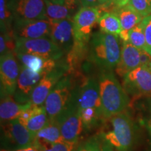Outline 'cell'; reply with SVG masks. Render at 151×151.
I'll use <instances>...</instances> for the list:
<instances>
[{
	"label": "cell",
	"instance_id": "obj_36",
	"mask_svg": "<svg viewBox=\"0 0 151 151\" xmlns=\"http://www.w3.org/2000/svg\"><path fill=\"white\" fill-rule=\"evenodd\" d=\"M55 4H63L65 3V0H49Z\"/></svg>",
	"mask_w": 151,
	"mask_h": 151
},
{
	"label": "cell",
	"instance_id": "obj_31",
	"mask_svg": "<svg viewBox=\"0 0 151 151\" xmlns=\"http://www.w3.org/2000/svg\"><path fill=\"white\" fill-rule=\"evenodd\" d=\"M141 22L146 38V46L144 50L151 55V15L145 17Z\"/></svg>",
	"mask_w": 151,
	"mask_h": 151
},
{
	"label": "cell",
	"instance_id": "obj_33",
	"mask_svg": "<svg viewBox=\"0 0 151 151\" xmlns=\"http://www.w3.org/2000/svg\"><path fill=\"white\" fill-rule=\"evenodd\" d=\"M129 1L130 0H116V1H115V4H116L117 6H118V8L120 9L127 6L128 4H129Z\"/></svg>",
	"mask_w": 151,
	"mask_h": 151
},
{
	"label": "cell",
	"instance_id": "obj_10",
	"mask_svg": "<svg viewBox=\"0 0 151 151\" xmlns=\"http://www.w3.org/2000/svg\"><path fill=\"white\" fill-rule=\"evenodd\" d=\"M16 52H8L0 59V80L1 95H14L20 74L19 65Z\"/></svg>",
	"mask_w": 151,
	"mask_h": 151
},
{
	"label": "cell",
	"instance_id": "obj_22",
	"mask_svg": "<svg viewBox=\"0 0 151 151\" xmlns=\"http://www.w3.org/2000/svg\"><path fill=\"white\" fill-rule=\"evenodd\" d=\"M98 24L100 31L104 33L119 36L122 31L120 19L115 13H106L101 15Z\"/></svg>",
	"mask_w": 151,
	"mask_h": 151
},
{
	"label": "cell",
	"instance_id": "obj_35",
	"mask_svg": "<svg viewBox=\"0 0 151 151\" xmlns=\"http://www.w3.org/2000/svg\"><path fill=\"white\" fill-rule=\"evenodd\" d=\"M101 151H115V150H113L111 146H109V145L106 144V143H102V145H101Z\"/></svg>",
	"mask_w": 151,
	"mask_h": 151
},
{
	"label": "cell",
	"instance_id": "obj_19",
	"mask_svg": "<svg viewBox=\"0 0 151 151\" xmlns=\"http://www.w3.org/2000/svg\"><path fill=\"white\" fill-rule=\"evenodd\" d=\"M116 14L120 19L122 31L119 37L123 42H129V32L143 20V17L129 5L118 9Z\"/></svg>",
	"mask_w": 151,
	"mask_h": 151
},
{
	"label": "cell",
	"instance_id": "obj_17",
	"mask_svg": "<svg viewBox=\"0 0 151 151\" xmlns=\"http://www.w3.org/2000/svg\"><path fill=\"white\" fill-rule=\"evenodd\" d=\"M46 4V16L49 21L71 19L78 6L79 0H65L63 4H55L49 0H44Z\"/></svg>",
	"mask_w": 151,
	"mask_h": 151
},
{
	"label": "cell",
	"instance_id": "obj_27",
	"mask_svg": "<svg viewBox=\"0 0 151 151\" xmlns=\"http://www.w3.org/2000/svg\"><path fill=\"white\" fill-rule=\"evenodd\" d=\"M141 104L143 107L141 108L140 122L144 125L148 132L151 147V97H148L143 100Z\"/></svg>",
	"mask_w": 151,
	"mask_h": 151
},
{
	"label": "cell",
	"instance_id": "obj_30",
	"mask_svg": "<svg viewBox=\"0 0 151 151\" xmlns=\"http://www.w3.org/2000/svg\"><path fill=\"white\" fill-rule=\"evenodd\" d=\"M101 145L99 138L90 137L77 146L75 151H101Z\"/></svg>",
	"mask_w": 151,
	"mask_h": 151
},
{
	"label": "cell",
	"instance_id": "obj_21",
	"mask_svg": "<svg viewBox=\"0 0 151 151\" xmlns=\"http://www.w3.org/2000/svg\"><path fill=\"white\" fill-rule=\"evenodd\" d=\"M63 141L65 140L57 122L55 120H49L46 125L37 132L34 146L39 148Z\"/></svg>",
	"mask_w": 151,
	"mask_h": 151
},
{
	"label": "cell",
	"instance_id": "obj_37",
	"mask_svg": "<svg viewBox=\"0 0 151 151\" xmlns=\"http://www.w3.org/2000/svg\"><path fill=\"white\" fill-rule=\"evenodd\" d=\"M116 1V0H99V2H100V5H101V4H106V3L113 2V1Z\"/></svg>",
	"mask_w": 151,
	"mask_h": 151
},
{
	"label": "cell",
	"instance_id": "obj_6",
	"mask_svg": "<svg viewBox=\"0 0 151 151\" xmlns=\"http://www.w3.org/2000/svg\"><path fill=\"white\" fill-rule=\"evenodd\" d=\"M1 141L11 151L34 146L36 135L18 121V119L1 123Z\"/></svg>",
	"mask_w": 151,
	"mask_h": 151
},
{
	"label": "cell",
	"instance_id": "obj_2",
	"mask_svg": "<svg viewBox=\"0 0 151 151\" xmlns=\"http://www.w3.org/2000/svg\"><path fill=\"white\" fill-rule=\"evenodd\" d=\"M119 36L96 32L88 43L87 60L102 71H113L118 65L121 55Z\"/></svg>",
	"mask_w": 151,
	"mask_h": 151
},
{
	"label": "cell",
	"instance_id": "obj_1",
	"mask_svg": "<svg viewBox=\"0 0 151 151\" xmlns=\"http://www.w3.org/2000/svg\"><path fill=\"white\" fill-rule=\"evenodd\" d=\"M137 137V126L127 111L118 113L103 121L100 140L115 151H132Z\"/></svg>",
	"mask_w": 151,
	"mask_h": 151
},
{
	"label": "cell",
	"instance_id": "obj_14",
	"mask_svg": "<svg viewBox=\"0 0 151 151\" xmlns=\"http://www.w3.org/2000/svg\"><path fill=\"white\" fill-rule=\"evenodd\" d=\"M46 73H38L20 65L16 92L13 97L17 102L24 104L30 102L32 94L42 77Z\"/></svg>",
	"mask_w": 151,
	"mask_h": 151
},
{
	"label": "cell",
	"instance_id": "obj_34",
	"mask_svg": "<svg viewBox=\"0 0 151 151\" xmlns=\"http://www.w3.org/2000/svg\"><path fill=\"white\" fill-rule=\"evenodd\" d=\"M12 151H39V150L37 146H32L27 147V148H20V149H18V150H15Z\"/></svg>",
	"mask_w": 151,
	"mask_h": 151
},
{
	"label": "cell",
	"instance_id": "obj_4",
	"mask_svg": "<svg viewBox=\"0 0 151 151\" xmlns=\"http://www.w3.org/2000/svg\"><path fill=\"white\" fill-rule=\"evenodd\" d=\"M55 120L59 126L64 140L77 143L83 128L81 117V109L73 87L69 104Z\"/></svg>",
	"mask_w": 151,
	"mask_h": 151
},
{
	"label": "cell",
	"instance_id": "obj_15",
	"mask_svg": "<svg viewBox=\"0 0 151 151\" xmlns=\"http://www.w3.org/2000/svg\"><path fill=\"white\" fill-rule=\"evenodd\" d=\"M50 32L49 38L67 54L74 44L73 18L59 21H50Z\"/></svg>",
	"mask_w": 151,
	"mask_h": 151
},
{
	"label": "cell",
	"instance_id": "obj_11",
	"mask_svg": "<svg viewBox=\"0 0 151 151\" xmlns=\"http://www.w3.org/2000/svg\"><path fill=\"white\" fill-rule=\"evenodd\" d=\"M14 20L46 19L44 0H7Z\"/></svg>",
	"mask_w": 151,
	"mask_h": 151
},
{
	"label": "cell",
	"instance_id": "obj_12",
	"mask_svg": "<svg viewBox=\"0 0 151 151\" xmlns=\"http://www.w3.org/2000/svg\"><path fill=\"white\" fill-rule=\"evenodd\" d=\"M68 74V69L66 62L57 66L53 70L47 73L42 77L31 96V103L34 106H42L44 104L47 97L57 83Z\"/></svg>",
	"mask_w": 151,
	"mask_h": 151
},
{
	"label": "cell",
	"instance_id": "obj_29",
	"mask_svg": "<svg viewBox=\"0 0 151 151\" xmlns=\"http://www.w3.org/2000/svg\"><path fill=\"white\" fill-rule=\"evenodd\" d=\"M76 143L63 141L39 147V151H75Z\"/></svg>",
	"mask_w": 151,
	"mask_h": 151
},
{
	"label": "cell",
	"instance_id": "obj_13",
	"mask_svg": "<svg viewBox=\"0 0 151 151\" xmlns=\"http://www.w3.org/2000/svg\"><path fill=\"white\" fill-rule=\"evenodd\" d=\"M12 32L16 39H33L49 37L50 23L47 19L14 20L12 24Z\"/></svg>",
	"mask_w": 151,
	"mask_h": 151
},
{
	"label": "cell",
	"instance_id": "obj_3",
	"mask_svg": "<svg viewBox=\"0 0 151 151\" xmlns=\"http://www.w3.org/2000/svg\"><path fill=\"white\" fill-rule=\"evenodd\" d=\"M98 81L104 120L125 111L130 103L129 95L113 71H102Z\"/></svg>",
	"mask_w": 151,
	"mask_h": 151
},
{
	"label": "cell",
	"instance_id": "obj_9",
	"mask_svg": "<svg viewBox=\"0 0 151 151\" xmlns=\"http://www.w3.org/2000/svg\"><path fill=\"white\" fill-rule=\"evenodd\" d=\"M122 86L128 95L135 99L151 97V71L139 67L122 78Z\"/></svg>",
	"mask_w": 151,
	"mask_h": 151
},
{
	"label": "cell",
	"instance_id": "obj_28",
	"mask_svg": "<svg viewBox=\"0 0 151 151\" xmlns=\"http://www.w3.org/2000/svg\"><path fill=\"white\" fill-rule=\"evenodd\" d=\"M127 5L144 18L151 15V0H130Z\"/></svg>",
	"mask_w": 151,
	"mask_h": 151
},
{
	"label": "cell",
	"instance_id": "obj_24",
	"mask_svg": "<svg viewBox=\"0 0 151 151\" xmlns=\"http://www.w3.org/2000/svg\"><path fill=\"white\" fill-rule=\"evenodd\" d=\"M81 117L83 128L85 130H90L98 124L99 120L104 121L102 113L94 108H87L81 110Z\"/></svg>",
	"mask_w": 151,
	"mask_h": 151
},
{
	"label": "cell",
	"instance_id": "obj_26",
	"mask_svg": "<svg viewBox=\"0 0 151 151\" xmlns=\"http://www.w3.org/2000/svg\"><path fill=\"white\" fill-rule=\"evenodd\" d=\"M129 43L139 49H145L146 38L142 22L138 24L129 32Z\"/></svg>",
	"mask_w": 151,
	"mask_h": 151
},
{
	"label": "cell",
	"instance_id": "obj_38",
	"mask_svg": "<svg viewBox=\"0 0 151 151\" xmlns=\"http://www.w3.org/2000/svg\"><path fill=\"white\" fill-rule=\"evenodd\" d=\"M4 151H6V150H4Z\"/></svg>",
	"mask_w": 151,
	"mask_h": 151
},
{
	"label": "cell",
	"instance_id": "obj_32",
	"mask_svg": "<svg viewBox=\"0 0 151 151\" xmlns=\"http://www.w3.org/2000/svg\"><path fill=\"white\" fill-rule=\"evenodd\" d=\"M83 6H98L100 5L99 0H79Z\"/></svg>",
	"mask_w": 151,
	"mask_h": 151
},
{
	"label": "cell",
	"instance_id": "obj_25",
	"mask_svg": "<svg viewBox=\"0 0 151 151\" xmlns=\"http://www.w3.org/2000/svg\"><path fill=\"white\" fill-rule=\"evenodd\" d=\"M0 22L1 32H9L12 29L14 17L9 9L7 0H0Z\"/></svg>",
	"mask_w": 151,
	"mask_h": 151
},
{
	"label": "cell",
	"instance_id": "obj_7",
	"mask_svg": "<svg viewBox=\"0 0 151 151\" xmlns=\"http://www.w3.org/2000/svg\"><path fill=\"white\" fill-rule=\"evenodd\" d=\"M16 52L29 53L46 59H61L65 52L49 37L16 39Z\"/></svg>",
	"mask_w": 151,
	"mask_h": 151
},
{
	"label": "cell",
	"instance_id": "obj_5",
	"mask_svg": "<svg viewBox=\"0 0 151 151\" xmlns=\"http://www.w3.org/2000/svg\"><path fill=\"white\" fill-rule=\"evenodd\" d=\"M73 82L70 74H66L57 83L44 103L49 120H55L70 101Z\"/></svg>",
	"mask_w": 151,
	"mask_h": 151
},
{
	"label": "cell",
	"instance_id": "obj_16",
	"mask_svg": "<svg viewBox=\"0 0 151 151\" xmlns=\"http://www.w3.org/2000/svg\"><path fill=\"white\" fill-rule=\"evenodd\" d=\"M141 50L129 42H123L121 55L115 70L119 76L123 77L141 65Z\"/></svg>",
	"mask_w": 151,
	"mask_h": 151
},
{
	"label": "cell",
	"instance_id": "obj_18",
	"mask_svg": "<svg viewBox=\"0 0 151 151\" xmlns=\"http://www.w3.org/2000/svg\"><path fill=\"white\" fill-rule=\"evenodd\" d=\"M16 55L20 65L38 73H49L58 65L57 60L46 59L35 55L22 52H16Z\"/></svg>",
	"mask_w": 151,
	"mask_h": 151
},
{
	"label": "cell",
	"instance_id": "obj_20",
	"mask_svg": "<svg viewBox=\"0 0 151 151\" xmlns=\"http://www.w3.org/2000/svg\"><path fill=\"white\" fill-rule=\"evenodd\" d=\"M32 105L31 101L22 104L17 102L12 95H1V104H0V118L1 122L11 121L18 119L22 111Z\"/></svg>",
	"mask_w": 151,
	"mask_h": 151
},
{
	"label": "cell",
	"instance_id": "obj_23",
	"mask_svg": "<svg viewBox=\"0 0 151 151\" xmlns=\"http://www.w3.org/2000/svg\"><path fill=\"white\" fill-rule=\"evenodd\" d=\"M49 121V118L47 114L44 105L37 106L35 114L28 120L25 127L32 133L37 135V132L45 127Z\"/></svg>",
	"mask_w": 151,
	"mask_h": 151
},
{
	"label": "cell",
	"instance_id": "obj_8",
	"mask_svg": "<svg viewBox=\"0 0 151 151\" xmlns=\"http://www.w3.org/2000/svg\"><path fill=\"white\" fill-rule=\"evenodd\" d=\"M101 13L97 6H83L73 17L75 40L89 43L92 29L98 24Z\"/></svg>",
	"mask_w": 151,
	"mask_h": 151
}]
</instances>
